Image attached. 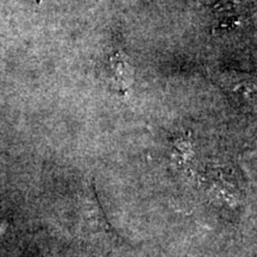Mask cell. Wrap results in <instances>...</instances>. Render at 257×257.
I'll return each instance as SVG.
<instances>
[{
    "label": "cell",
    "instance_id": "6da1fadb",
    "mask_svg": "<svg viewBox=\"0 0 257 257\" xmlns=\"http://www.w3.org/2000/svg\"><path fill=\"white\" fill-rule=\"evenodd\" d=\"M112 68H113V76L115 85L119 86L121 91H126L133 80L130 66H127L126 60L121 55H115L112 60Z\"/></svg>",
    "mask_w": 257,
    "mask_h": 257
}]
</instances>
